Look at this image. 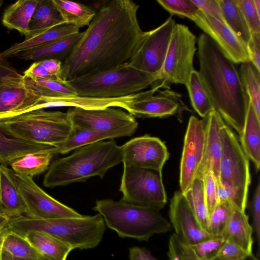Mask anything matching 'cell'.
Instances as JSON below:
<instances>
[{"mask_svg":"<svg viewBox=\"0 0 260 260\" xmlns=\"http://www.w3.org/2000/svg\"><path fill=\"white\" fill-rule=\"evenodd\" d=\"M139 7L131 0H113L102 6L62 62L60 78L66 82L127 63L144 32Z\"/></svg>","mask_w":260,"mask_h":260,"instance_id":"1","label":"cell"},{"mask_svg":"<svg viewBox=\"0 0 260 260\" xmlns=\"http://www.w3.org/2000/svg\"><path fill=\"white\" fill-rule=\"evenodd\" d=\"M199 71L214 110L241 136L249 97L235 63L207 35L197 39Z\"/></svg>","mask_w":260,"mask_h":260,"instance_id":"2","label":"cell"},{"mask_svg":"<svg viewBox=\"0 0 260 260\" xmlns=\"http://www.w3.org/2000/svg\"><path fill=\"white\" fill-rule=\"evenodd\" d=\"M122 161L121 146L114 139L90 144L53 161L44 176L43 185L53 188L83 182L95 176L102 178L109 169Z\"/></svg>","mask_w":260,"mask_h":260,"instance_id":"3","label":"cell"},{"mask_svg":"<svg viewBox=\"0 0 260 260\" xmlns=\"http://www.w3.org/2000/svg\"><path fill=\"white\" fill-rule=\"evenodd\" d=\"M7 229L22 236L29 231L43 232L58 239L72 250L96 247L106 230L104 219L99 213L51 219L22 215L10 218Z\"/></svg>","mask_w":260,"mask_h":260,"instance_id":"4","label":"cell"},{"mask_svg":"<svg viewBox=\"0 0 260 260\" xmlns=\"http://www.w3.org/2000/svg\"><path fill=\"white\" fill-rule=\"evenodd\" d=\"M93 209L105 225L121 238L148 241L154 234L169 232L171 225L159 210L110 199L98 200Z\"/></svg>","mask_w":260,"mask_h":260,"instance_id":"5","label":"cell"},{"mask_svg":"<svg viewBox=\"0 0 260 260\" xmlns=\"http://www.w3.org/2000/svg\"><path fill=\"white\" fill-rule=\"evenodd\" d=\"M158 81L152 75L125 63L119 67L87 74L66 84L80 96L113 99L130 95Z\"/></svg>","mask_w":260,"mask_h":260,"instance_id":"6","label":"cell"},{"mask_svg":"<svg viewBox=\"0 0 260 260\" xmlns=\"http://www.w3.org/2000/svg\"><path fill=\"white\" fill-rule=\"evenodd\" d=\"M0 123L20 138L54 148L68 139L73 128L67 112L42 109L0 117Z\"/></svg>","mask_w":260,"mask_h":260,"instance_id":"7","label":"cell"},{"mask_svg":"<svg viewBox=\"0 0 260 260\" xmlns=\"http://www.w3.org/2000/svg\"><path fill=\"white\" fill-rule=\"evenodd\" d=\"M219 134L222 146L219 171L220 185L232 192L233 206L245 211L251 181L249 160L238 137L224 122L220 128Z\"/></svg>","mask_w":260,"mask_h":260,"instance_id":"8","label":"cell"},{"mask_svg":"<svg viewBox=\"0 0 260 260\" xmlns=\"http://www.w3.org/2000/svg\"><path fill=\"white\" fill-rule=\"evenodd\" d=\"M119 190L131 204L160 210L167 202L161 172L123 165Z\"/></svg>","mask_w":260,"mask_h":260,"instance_id":"9","label":"cell"},{"mask_svg":"<svg viewBox=\"0 0 260 260\" xmlns=\"http://www.w3.org/2000/svg\"><path fill=\"white\" fill-rule=\"evenodd\" d=\"M196 36L183 24L176 23L160 74L159 82L186 85L194 70L193 60L197 50Z\"/></svg>","mask_w":260,"mask_h":260,"instance_id":"10","label":"cell"},{"mask_svg":"<svg viewBox=\"0 0 260 260\" xmlns=\"http://www.w3.org/2000/svg\"><path fill=\"white\" fill-rule=\"evenodd\" d=\"M175 24V20L170 17L157 27L144 31L127 64L156 77L159 81Z\"/></svg>","mask_w":260,"mask_h":260,"instance_id":"11","label":"cell"},{"mask_svg":"<svg viewBox=\"0 0 260 260\" xmlns=\"http://www.w3.org/2000/svg\"><path fill=\"white\" fill-rule=\"evenodd\" d=\"M160 88L164 86L157 83L149 90L135 93L123 109L134 117L143 118L165 117L187 110L180 93L169 89L159 90Z\"/></svg>","mask_w":260,"mask_h":260,"instance_id":"12","label":"cell"},{"mask_svg":"<svg viewBox=\"0 0 260 260\" xmlns=\"http://www.w3.org/2000/svg\"><path fill=\"white\" fill-rule=\"evenodd\" d=\"M13 178L24 202L26 216L42 219L79 217L83 215L48 194L32 178L13 172Z\"/></svg>","mask_w":260,"mask_h":260,"instance_id":"13","label":"cell"},{"mask_svg":"<svg viewBox=\"0 0 260 260\" xmlns=\"http://www.w3.org/2000/svg\"><path fill=\"white\" fill-rule=\"evenodd\" d=\"M206 121L190 117L185 135L180 167V191L185 193L196 178L203 159Z\"/></svg>","mask_w":260,"mask_h":260,"instance_id":"14","label":"cell"},{"mask_svg":"<svg viewBox=\"0 0 260 260\" xmlns=\"http://www.w3.org/2000/svg\"><path fill=\"white\" fill-rule=\"evenodd\" d=\"M123 165L161 172L169 154L159 138L144 135L121 146Z\"/></svg>","mask_w":260,"mask_h":260,"instance_id":"15","label":"cell"},{"mask_svg":"<svg viewBox=\"0 0 260 260\" xmlns=\"http://www.w3.org/2000/svg\"><path fill=\"white\" fill-rule=\"evenodd\" d=\"M67 114L73 126L80 128L105 131L138 127L135 117L112 107L92 109L70 107Z\"/></svg>","mask_w":260,"mask_h":260,"instance_id":"16","label":"cell"},{"mask_svg":"<svg viewBox=\"0 0 260 260\" xmlns=\"http://www.w3.org/2000/svg\"><path fill=\"white\" fill-rule=\"evenodd\" d=\"M220 48L224 54L236 63L250 61L246 44L229 27L201 10L191 19Z\"/></svg>","mask_w":260,"mask_h":260,"instance_id":"17","label":"cell"},{"mask_svg":"<svg viewBox=\"0 0 260 260\" xmlns=\"http://www.w3.org/2000/svg\"><path fill=\"white\" fill-rule=\"evenodd\" d=\"M169 217L175 231L174 234L188 243H200L214 238L202 229L180 191H176L171 199Z\"/></svg>","mask_w":260,"mask_h":260,"instance_id":"18","label":"cell"},{"mask_svg":"<svg viewBox=\"0 0 260 260\" xmlns=\"http://www.w3.org/2000/svg\"><path fill=\"white\" fill-rule=\"evenodd\" d=\"M206 118L204 155L196 177L202 179L206 172L211 171L215 179L216 185H220L219 171L222 152L219 130L224 121L215 110L211 111Z\"/></svg>","mask_w":260,"mask_h":260,"instance_id":"19","label":"cell"},{"mask_svg":"<svg viewBox=\"0 0 260 260\" xmlns=\"http://www.w3.org/2000/svg\"><path fill=\"white\" fill-rule=\"evenodd\" d=\"M41 97L26 87L22 81L0 87V117L37 109Z\"/></svg>","mask_w":260,"mask_h":260,"instance_id":"20","label":"cell"},{"mask_svg":"<svg viewBox=\"0 0 260 260\" xmlns=\"http://www.w3.org/2000/svg\"><path fill=\"white\" fill-rule=\"evenodd\" d=\"M224 242L222 238H212L190 244L173 234L169 239V260H216L218 251Z\"/></svg>","mask_w":260,"mask_h":260,"instance_id":"21","label":"cell"},{"mask_svg":"<svg viewBox=\"0 0 260 260\" xmlns=\"http://www.w3.org/2000/svg\"><path fill=\"white\" fill-rule=\"evenodd\" d=\"M137 128L136 126H131L101 131L73 126V130L68 139L56 146L55 149L56 153L64 154L82 146L104 140L130 136L135 132Z\"/></svg>","mask_w":260,"mask_h":260,"instance_id":"22","label":"cell"},{"mask_svg":"<svg viewBox=\"0 0 260 260\" xmlns=\"http://www.w3.org/2000/svg\"><path fill=\"white\" fill-rule=\"evenodd\" d=\"M47 151L56 153L54 147L20 138L0 123V164L6 166L27 154Z\"/></svg>","mask_w":260,"mask_h":260,"instance_id":"23","label":"cell"},{"mask_svg":"<svg viewBox=\"0 0 260 260\" xmlns=\"http://www.w3.org/2000/svg\"><path fill=\"white\" fill-rule=\"evenodd\" d=\"M13 174L11 169L0 165V212L10 218L24 215L26 211Z\"/></svg>","mask_w":260,"mask_h":260,"instance_id":"24","label":"cell"},{"mask_svg":"<svg viewBox=\"0 0 260 260\" xmlns=\"http://www.w3.org/2000/svg\"><path fill=\"white\" fill-rule=\"evenodd\" d=\"M80 28L69 23H62L20 43H15L0 53V61L15 57L20 52L32 49L78 33Z\"/></svg>","mask_w":260,"mask_h":260,"instance_id":"25","label":"cell"},{"mask_svg":"<svg viewBox=\"0 0 260 260\" xmlns=\"http://www.w3.org/2000/svg\"><path fill=\"white\" fill-rule=\"evenodd\" d=\"M83 32L68 36L37 48L20 52L15 55L25 60L35 61L53 59L63 62L71 53Z\"/></svg>","mask_w":260,"mask_h":260,"instance_id":"26","label":"cell"},{"mask_svg":"<svg viewBox=\"0 0 260 260\" xmlns=\"http://www.w3.org/2000/svg\"><path fill=\"white\" fill-rule=\"evenodd\" d=\"M252 231L245 212L233 206L230 218L222 238L225 241L239 246L253 256Z\"/></svg>","mask_w":260,"mask_h":260,"instance_id":"27","label":"cell"},{"mask_svg":"<svg viewBox=\"0 0 260 260\" xmlns=\"http://www.w3.org/2000/svg\"><path fill=\"white\" fill-rule=\"evenodd\" d=\"M239 138L244 153L258 171L260 167V119L250 99L243 130Z\"/></svg>","mask_w":260,"mask_h":260,"instance_id":"28","label":"cell"},{"mask_svg":"<svg viewBox=\"0 0 260 260\" xmlns=\"http://www.w3.org/2000/svg\"><path fill=\"white\" fill-rule=\"evenodd\" d=\"M62 23H65L52 0H38L25 39L32 37Z\"/></svg>","mask_w":260,"mask_h":260,"instance_id":"29","label":"cell"},{"mask_svg":"<svg viewBox=\"0 0 260 260\" xmlns=\"http://www.w3.org/2000/svg\"><path fill=\"white\" fill-rule=\"evenodd\" d=\"M23 237L39 253L49 260H66L72 250L58 239L43 232L29 231Z\"/></svg>","mask_w":260,"mask_h":260,"instance_id":"30","label":"cell"},{"mask_svg":"<svg viewBox=\"0 0 260 260\" xmlns=\"http://www.w3.org/2000/svg\"><path fill=\"white\" fill-rule=\"evenodd\" d=\"M0 249L12 258L21 260L46 258L39 253L24 237L8 229L0 234Z\"/></svg>","mask_w":260,"mask_h":260,"instance_id":"31","label":"cell"},{"mask_svg":"<svg viewBox=\"0 0 260 260\" xmlns=\"http://www.w3.org/2000/svg\"><path fill=\"white\" fill-rule=\"evenodd\" d=\"M38 0H19L9 6L5 11L2 22L10 29H16L26 37L31 18Z\"/></svg>","mask_w":260,"mask_h":260,"instance_id":"32","label":"cell"},{"mask_svg":"<svg viewBox=\"0 0 260 260\" xmlns=\"http://www.w3.org/2000/svg\"><path fill=\"white\" fill-rule=\"evenodd\" d=\"M22 82L26 87L41 97V102L77 95L66 84V81L61 82L23 75Z\"/></svg>","mask_w":260,"mask_h":260,"instance_id":"33","label":"cell"},{"mask_svg":"<svg viewBox=\"0 0 260 260\" xmlns=\"http://www.w3.org/2000/svg\"><path fill=\"white\" fill-rule=\"evenodd\" d=\"M127 96L113 99H97L75 95L42 102V108L53 107H79L84 109H102L107 107L121 108Z\"/></svg>","mask_w":260,"mask_h":260,"instance_id":"34","label":"cell"},{"mask_svg":"<svg viewBox=\"0 0 260 260\" xmlns=\"http://www.w3.org/2000/svg\"><path fill=\"white\" fill-rule=\"evenodd\" d=\"M64 23L79 28L88 26L96 12L89 7L68 0H52Z\"/></svg>","mask_w":260,"mask_h":260,"instance_id":"35","label":"cell"},{"mask_svg":"<svg viewBox=\"0 0 260 260\" xmlns=\"http://www.w3.org/2000/svg\"><path fill=\"white\" fill-rule=\"evenodd\" d=\"M54 151L27 154L14 160L10 165L15 173L32 177L48 170Z\"/></svg>","mask_w":260,"mask_h":260,"instance_id":"36","label":"cell"},{"mask_svg":"<svg viewBox=\"0 0 260 260\" xmlns=\"http://www.w3.org/2000/svg\"><path fill=\"white\" fill-rule=\"evenodd\" d=\"M185 86L193 109L200 116L206 117L214 109L199 71L191 72Z\"/></svg>","mask_w":260,"mask_h":260,"instance_id":"37","label":"cell"},{"mask_svg":"<svg viewBox=\"0 0 260 260\" xmlns=\"http://www.w3.org/2000/svg\"><path fill=\"white\" fill-rule=\"evenodd\" d=\"M202 229L208 233V213L203 179L196 177L189 189L183 194Z\"/></svg>","mask_w":260,"mask_h":260,"instance_id":"38","label":"cell"},{"mask_svg":"<svg viewBox=\"0 0 260 260\" xmlns=\"http://www.w3.org/2000/svg\"><path fill=\"white\" fill-rule=\"evenodd\" d=\"M225 24L246 44L250 38V32L237 0H218Z\"/></svg>","mask_w":260,"mask_h":260,"instance_id":"39","label":"cell"},{"mask_svg":"<svg viewBox=\"0 0 260 260\" xmlns=\"http://www.w3.org/2000/svg\"><path fill=\"white\" fill-rule=\"evenodd\" d=\"M238 72L257 116L260 119V71L249 61L241 63Z\"/></svg>","mask_w":260,"mask_h":260,"instance_id":"40","label":"cell"},{"mask_svg":"<svg viewBox=\"0 0 260 260\" xmlns=\"http://www.w3.org/2000/svg\"><path fill=\"white\" fill-rule=\"evenodd\" d=\"M232 209L233 206L229 202L218 203L209 217L207 231L209 235L214 238H222Z\"/></svg>","mask_w":260,"mask_h":260,"instance_id":"41","label":"cell"},{"mask_svg":"<svg viewBox=\"0 0 260 260\" xmlns=\"http://www.w3.org/2000/svg\"><path fill=\"white\" fill-rule=\"evenodd\" d=\"M157 2L172 15L190 20L200 10L192 0H157Z\"/></svg>","mask_w":260,"mask_h":260,"instance_id":"42","label":"cell"},{"mask_svg":"<svg viewBox=\"0 0 260 260\" xmlns=\"http://www.w3.org/2000/svg\"><path fill=\"white\" fill-rule=\"evenodd\" d=\"M247 24L250 34L260 33V15L257 13L253 0H237Z\"/></svg>","mask_w":260,"mask_h":260,"instance_id":"43","label":"cell"},{"mask_svg":"<svg viewBox=\"0 0 260 260\" xmlns=\"http://www.w3.org/2000/svg\"><path fill=\"white\" fill-rule=\"evenodd\" d=\"M202 179L204 182L205 199L209 217L218 204L217 185L214 176L211 171L206 172Z\"/></svg>","mask_w":260,"mask_h":260,"instance_id":"44","label":"cell"},{"mask_svg":"<svg viewBox=\"0 0 260 260\" xmlns=\"http://www.w3.org/2000/svg\"><path fill=\"white\" fill-rule=\"evenodd\" d=\"M239 246L232 242L225 241L218 251L217 260H246L253 257Z\"/></svg>","mask_w":260,"mask_h":260,"instance_id":"45","label":"cell"},{"mask_svg":"<svg viewBox=\"0 0 260 260\" xmlns=\"http://www.w3.org/2000/svg\"><path fill=\"white\" fill-rule=\"evenodd\" d=\"M198 8L221 23L225 24L218 0H192Z\"/></svg>","mask_w":260,"mask_h":260,"instance_id":"46","label":"cell"},{"mask_svg":"<svg viewBox=\"0 0 260 260\" xmlns=\"http://www.w3.org/2000/svg\"><path fill=\"white\" fill-rule=\"evenodd\" d=\"M23 75L18 72L14 68L0 61V87L13 82L22 81Z\"/></svg>","mask_w":260,"mask_h":260,"instance_id":"47","label":"cell"},{"mask_svg":"<svg viewBox=\"0 0 260 260\" xmlns=\"http://www.w3.org/2000/svg\"><path fill=\"white\" fill-rule=\"evenodd\" d=\"M246 46L250 61L260 71V33L251 34Z\"/></svg>","mask_w":260,"mask_h":260,"instance_id":"48","label":"cell"},{"mask_svg":"<svg viewBox=\"0 0 260 260\" xmlns=\"http://www.w3.org/2000/svg\"><path fill=\"white\" fill-rule=\"evenodd\" d=\"M253 226L258 247L260 244V182L255 188L252 204Z\"/></svg>","mask_w":260,"mask_h":260,"instance_id":"49","label":"cell"},{"mask_svg":"<svg viewBox=\"0 0 260 260\" xmlns=\"http://www.w3.org/2000/svg\"><path fill=\"white\" fill-rule=\"evenodd\" d=\"M24 75L65 82L59 77L49 72L40 61H35L24 72Z\"/></svg>","mask_w":260,"mask_h":260,"instance_id":"50","label":"cell"},{"mask_svg":"<svg viewBox=\"0 0 260 260\" xmlns=\"http://www.w3.org/2000/svg\"><path fill=\"white\" fill-rule=\"evenodd\" d=\"M130 260H157L146 249L137 246L129 249Z\"/></svg>","mask_w":260,"mask_h":260,"instance_id":"51","label":"cell"},{"mask_svg":"<svg viewBox=\"0 0 260 260\" xmlns=\"http://www.w3.org/2000/svg\"><path fill=\"white\" fill-rule=\"evenodd\" d=\"M10 218L0 212V234L8 228Z\"/></svg>","mask_w":260,"mask_h":260,"instance_id":"52","label":"cell"},{"mask_svg":"<svg viewBox=\"0 0 260 260\" xmlns=\"http://www.w3.org/2000/svg\"><path fill=\"white\" fill-rule=\"evenodd\" d=\"M1 260H13V259L8 254L2 251Z\"/></svg>","mask_w":260,"mask_h":260,"instance_id":"53","label":"cell"},{"mask_svg":"<svg viewBox=\"0 0 260 260\" xmlns=\"http://www.w3.org/2000/svg\"><path fill=\"white\" fill-rule=\"evenodd\" d=\"M253 2L256 10L260 15V0H253Z\"/></svg>","mask_w":260,"mask_h":260,"instance_id":"54","label":"cell"},{"mask_svg":"<svg viewBox=\"0 0 260 260\" xmlns=\"http://www.w3.org/2000/svg\"><path fill=\"white\" fill-rule=\"evenodd\" d=\"M13 260H21V259H17V258H13ZM42 260H49L47 258H45V259H42Z\"/></svg>","mask_w":260,"mask_h":260,"instance_id":"55","label":"cell"},{"mask_svg":"<svg viewBox=\"0 0 260 260\" xmlns=\"http://www.w3.org/2000/svg\"><path fill=\"white\" fill-rule=\"evenodd\" d=\"M3 2H4L3 1L0 0V8L3 4Z\"/></svg>","mask_w":260,"mask_h":260,"instance_id":"56","label":"cell"},{"mask_svg":"<svg viewBox=\"0 0 260 260\" xmlns=\"http://www.w3.org/2000/svg\"><path fill=\"white\" fill-rule=\"evenodd\" d=\"M1 256H2V250L0 249V260H1Z\"/></svg>","mask_w":260,"mask_h":260,"instance_id":"57","label":"cell"},{"mask_svg":"<svg viewBox=\"0 0 260 260\" xmlns=\"http://www.w3.org/2000/svg\"><path fill=\"white\" fill-rule=\"evenodd\" d=\"M171 260H178V259H171Z\"/></svg>","mask_w":260,"mask_h":260,"instance_id":"58","label":"cell"},{"mask_svg":"<svg viewBox=\"0 0 260 260\" xmlns=\"http://www.w3.org/2000/svg\"><path fill=\"white\" fill-rule=\"evenodd\" d=\"M216 260H217V259H216Z\"/></svg>","mask_w":260,"mask_h":260,"instance_id":"59","label":"cell"}]
</instances>
